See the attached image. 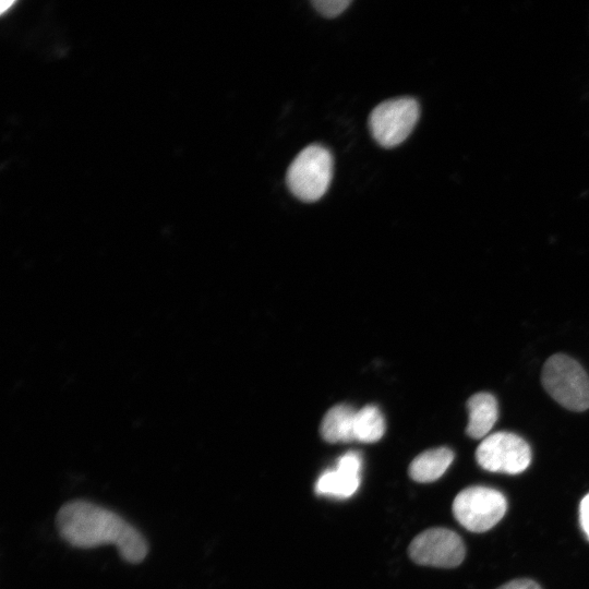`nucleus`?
Instances as JSON below:
<instances>
[{
    "instance_id": "1",
    "label": "nucleus",
    "mask_w": 589,
    "mask_h": 589,
    "mask_svg": "<svg viewBox=\"0 0 589 589\" xmlns=\"http://www.w3.org/2000/svg\"><path fill=\"white\" fill-rule=\"evenodd\" d=\"M59 534L75 548L115 544L120 556L141 563L148 551L145 538L118 514L87 501L75 500L60 507L56 516Z\"/></svg>"
},
{
    "instance_id": "2",
    "label": "nucleus",
    "mask_w": 589,
    "mask_h": 589,
    "mask_svg": "<svg viewBox=\"0 0 589 589\" xmlns=\"http://www.w3.org/2000/svg\"><path fill=\"white\" fill-rule=\"evenodd\" d=\"M541 378L549 395L563 407L573 411L589 408V376L573 358L563 353L551 356Z\"/></svg>"
},
{
    "instance_id": "3",
    "label": "nucleus",
    "mask_w": 589,
    "mask_h": 589,
    "mask_svg": "<svg viewBox=\"0 0 589 589\" xmlns=\"http://www.w3.org/2000/svg\"><path fill=\"white\" fill-rule=\"evenodd\" d=\"M333 177L330 152L318 144L303 148L287 170V185L303 202H314L327 191Z\"/></svg>"
},
{
    "instance_id": "4",
    "label": "nucleus",
    "mask_w": 589,
    "mask_h": 589,
    "mask_svg": "<svg viewBox=\"0 0 589 589\" xmlns=\"http://www.w3.org/2000/svg\"><path fill=\"white\" fill-rule=\"evenodd\" d=\"M420 116L418 101L399 97L378 104L370 113L369 128L373 139L383 147L402 143L412 132Z\"/></svg>"
},
{
    "instance_id": "5",
    "label": "nucleus",
    "mask_w": 589,
    "mask_h": 589,
    "mask_svg": "<svg viewBox=\"0 0 589 589\" xmlns=\"http://www.w3.org/2000/svg\"><path fill=\"white\" fill-rule=\"evenodd\" d=\"M506 509V498L500 491L480 485L462 490L453 502L456 520L473 532L491 529L503 518Z\"/></svg>"
},
{
    "instance_id": "6",
    "label": "nucleus",
    "mask_w": 589,
    "mask_h": 589,
    "mask_svg": "<svg viewBox=\"0 0 589 589\" xmlns=\"http://www.w3.org/2000/svg\"><path fill=\"white\" fill-rule=\"evenodd\" d=\"M479 466L488 471L517 474L531 461V449L519 435L496 432L483 438L476 450Z\"/></svg>"
},
{
    "instance_id": "7",
    "label": "nucleus",
    "mask_w": 589,
    "mask_h": 589,
    "mask_svg": "<svg viewBox=\"0 0 589 589\" xmlns=\"http://www.w3.org/2000/svg\"><path fill=\"white\" fill-rule=\"evenodd\" d=\"M409 555L420 565L458 566L465 557L461 538L446 528H432L418 534L409 545Z\"/></svg>"
},
{
    "instance_id": "8",
    "label": "nucleus",
    "mask_w": 589,
    "mask_h": 589,
    "mask_svg": "<svg viewBox=\"0 0 589 589\" xmlns=\"http://www.w3.org/2000/svg\"><path fill=\"white\" fill-rule=\"evenodd\" d=\"M361 471V455L348 452L338 459L335 468L321 473L315 483V492L335 498L351 497L360 486Z\"/></svg>"
},
{
    "instance_id": "9",
    "label": "nucleus",
    "mask_w": 589,
    "mask_h": 589,
    "mask_svg": "<svg viewBox=\"0 0 589 589\" xmlns=\"http://www.w3.org/2000/svg\"><path fill=\"white\" fill-rule=\"evenodd\" d=\"M467 434L472 438L486 437L498 417L497 401L490 393H477L467 401Z\"/></svg>"
},
{
    "instance_id": "10",
    "label": "nucleus",
    "mask_w": 589,
    "mask_h": 589,
    "mask_svg": "<svg viewBox=\"0 0 589 589\" xmlns=\"http://www.w3.org/2000/svg\"><path fill=\"white\" fill-rule=\"evenodd\" d=\"M454 459V453L446 447L433 448L417 456L410 467V477L421 483L441 478Z\"/></svg>"
},
{
    "instance_id": "11",
    "label": "nucleus",
    "mask_w": 589,
    "mask_h": 589,
    "mask_svg": "<svg viewBox=\"0 0 589 589\" xmlns=\"http://www.w3.org/2000/svg\"><path fill=\"white\" fill-rule=\"evenodd\" d=\"M356 412L348 405L330 408L321 424L322 437L328 443L353 441Z\"/></svg>"
},
{
    "instance_id": "12",
    "label": "nucleus",
    "mask_w": 589,
    "mask_h": 589,
    "mask_svg": "<svg viewBox=\"0 0 589 589\" xmlns=\"http://www.w3.org/2000/svg\"><path fill=\"white\" fill-rule=\"evenodd\" d=\"M385 432L384 418L375 406H365L356 412L354 440L362 443L377 442Z\"/></svg>"
},
{
    "instance_id": "13",
    "label": "nucleus",
    "mask_w": 589,
    "mask_h": 589,
    "mask_svg": "<svg viewBox=\"0 0 589 589\" xmlns=\"http://www.w3.org/2000/svg\"><path fill=\"white\" fill-rule=\"evenodd\" d=\"M314 9L326 17H335L350 5L349 0H314L311 2Z\"/></svg>"
},
{
    "instance_id": "14",
    "label": "nucleus",
    "mask_w": 589,
    "mask_h": 589,
    "mask_svg": "<svg viewBox=\"0 0 589 589\" xmlns=\"http://www.w3.org/2000/svg\"><path fill=\"white\" fill-rule=\"evenodd\" d=\"M579 521L587 539L589 540V493L586 494L579 505Z\"/></svg>"
},
{
    "instance_id": "15",
    "label": "nucleus",
    "mask_w": 589,
    "mask_h": 589,
    "mask_svg": "<svg viewBox=\"0 0 589 589\" xmlns=\"http://www.w3.org/2000/svg\"><path fill=\"white\" fill-rule=\"evenodd\" d=\"M497 589H541L540 586L531 579H515L506 582Z\"/></svg>"
}]
</instances>
